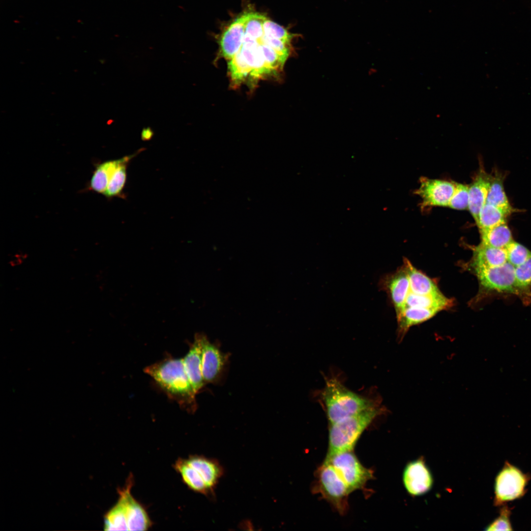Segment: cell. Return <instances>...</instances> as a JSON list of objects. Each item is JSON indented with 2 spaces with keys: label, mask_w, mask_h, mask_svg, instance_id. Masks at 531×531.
Wrapping results in <instances>:
<instances>
[{
  "label": "cell",
  "mask_w": 531,
  "mask_h": 531,
  "mask_svg": "<svg viewBox=\"0 0 531 531\" xmlns=\"http://www.w3.org/2000/svg\"><path fill=\"white\" fill-rule=\"evenodd\" d=\"M144 371L182 409L189 413L196 411V393L186 374L183 358L168 357L146 367Z\"/></svg>",
  "instance_id": "6da1fadb"
},
{
  "label": "cell",
  "mask_w": 531,
  "mask_h": 531,
  "mask_svg": "<svg viewBox=\"0 0 531 531\" xmlns=\"http://www.w3.org/2000/svg\"><path fill=\"white\" fill-rule=\"evenodd\" d=\"M134 477L130 473L124 485L118 489L116 503L104 517L106 531H147L153 525L146 508L131 493Z\"/></svg>",
  "instance_id": "7a4b0ae2"
},
{
  "label": "cell",
  "mask_w": 531,
  "mask_h": 531,
  "mask_svg": "<svg viewBox=\"0 0 531 531\" xmlns=\"http://www.w3.org/2000/svg\"><path fill=\"white\" fill-rule=\"evenodd\" d=\"M320 397L329 424L379 405L350 390L335 378L326 379Z\"/></svg>",
  "instance_id": "3957f363"
},
{
  "label": "cell",
  "mask_w": 531,
  "mask_h": 531,
  "mask_svg": "<svg viewBox=\"0 0 531 531\" xmlns=\"http://www.w3.org/2000/svg\"><path fill=\"white\" fill-rule=\"evenodd\" d=\"M384 411L380 405H378L330 424L328 433V447L325 459H328L340 452L353 450L363 432Z\"/></svg>",
  "instance_id": "277c9868"
},
{
  "label": "cell",
  "mask_w": 531,
  "mask_h": 531,
  "mask_svg": "<svg viewBox=\"0 0 531 531\" xmlns=\"http://www.w3.org/2000/svg\"><path fill=\"white\" fill-rule=\"evenodd\" d=\"M173 468L189 489L206 496L213 492L223 473L217 461L199 455L179 458Z\"/></svg>",
  "instance_id": "5b68a950"
},
{
  "label": "cell",
  "mask_w": 531,
  "mask_h": 531,
  "mask_svg": "<svg viewBox=\"0 0 531 531\" xmlns=\"http://www.w3.org/2000/svg\"><path fill=\"white\" fill-rule=\"evenodd\" d=\"M481 293L517 296L524 303H531V290L522 286L515 276V267L507 262L497 267L473 270Z\"/></svg>",
  "instance_id": "8992f818"
},
{
  "label": "cell",
  "mask_w": 531,
  "mask_h": 531,
  "mask_svg": "<svg viewBox=\"0 0 531 531\" xmlns=\"http://www.w3.org/2000/svg\"><path fill=\"white\" fill-rule=\"evenodd\" d=\"M315 492L321 495L341 514L348 508V498L351 493L338 472L330 463L324 462L317 472Z\"/></svg>",
  "instance_id": "52a82bcc"
},
{
  "label": "cell",
  "mask_w": 531,
  "mask_h": 531,
  "mask_svg": "<svg viewBox=\"0 0 531 531\" xmlns=\"http://www.w3.org/2000/svg\"><path fill=\"white\" fill-rule=\"evenodd\" d=\"M530 476L505 462L495 479L494 504L503 505L523 497Z\"/></svg>",
  "instance_id": "ba28073f"
},
{
  "label": "cell",
  "mask_w": 531,
  "mask_h": 531,
  "mask_svg": "<svg viewBox=\"0 0 531 531\" xmlns=\"http://www.w3.org/2000/svg\"><path fill=\"white\" fill-rule=\"evenodd\" d=\"M324 462L334 467L351 492L362 489L369 480L373 479V472L361 464L353 450L337 453Z\"/></svg>",
  "instance_id": "9c48e42d"
},
{
  "label": "cell",
  "mask_w": 531,
  "mask_h": 531,
  "mask_svg": "<svg viewBox=\"0 0 531 531\" xmlns=\"http://www.w3.org/2000/svg\"><path fill=\"white\" fill-rule=\"evenodd\" d=\"M200 345L202 356V371L206 384L218 382L223 374L228 361L227 354L223 353L207 336L202 333L195 335Z\"/></svg>",
  "instance_id": "30bf717a"
},
{
  "label": "cell",
  "mask_w": 531,
  "mask_h": 531,
  "mask_svg": "<svg viewBox=\"0 0 531 531\" xmlns=\"http://www.w3.org/2000/svg\"><path fill=\"white\" fill-rule=\"evenodd\" d=\"M415 193L422 199L424 207L448 206L454 193L455 183L421 177Z\"/></svg>",
  "instance_id": "8fae6325"
},
{
  "label": "cell",
  "mask_w": 531,
  "mask_h": 531,
  "mask_svg": "<svg viewBox=\"0 0 531 531\" xmlns=\"http://www.w3.org/2000/svg\"><path fill=\"white\" fill-rule=\"evenodd\" d=\"M402 478L406 491L414 497L427 493L433 485L432 473L422 457L411 461L406 465Z\"/></svg>",
  "instance_id": "7c38bea8"
},
{
  "label": "cell",
  "mask_w": 531,
  "mask_h": 531,
  "mask_svg": "<svg viewBox=\"0 0 531 531\" xmlns=\"http://www.w3.org/2000/svg\"><path fill=\"white\" fill-rule=\"evenodd\" d=\"M249 12L243 13L234 20L222 33L219 40V50L217 59H231L242 46L245 34V26Z\"/></svg>",
  "instance_id": "4fadbf2b"
},
{
  "label": "cell",
  "mask_w": 531,
  "mask_h": 531,
  "mask_svg": "<svg viewBox=\"0 0 531 531\" xmlns=\"http://www.w3.org/2000/svg\"><path fill=\"white\" fill-rule=\"evenodd\" d=\"M379 285L381 289L388 293L398 316L410 292L409 278L404 265L395 273L383 277Z\"/></svg>",
  "instance_id": "5bb4252c"
},
{
  "label": "cell",
  "mask_w": 531,
  "mask_h": 531,
  "mask_svg": "<svg viewBox=\"0 0 531 531\" xmlns=\"http://www.w3.org/2000/svg\"><path fill=\"white\" fill-rule=\"evenodd\" d=\"M491 179V175L480 169L472 184L469 186L468 209L475 222L478 220L481 209L486 204Z\"/></svg>",
  "instance_id": "9a60e30c"
},
{
  "label": "cell",
  "mask_w": 531,
  "mask_h": 531,
  "mask_svg": "<svg viewBox=\"0 0 531 531\" xmlns=\"http://www.w3.org/2000/svg\"><path fill=\"white\" fill-rule=\"evenodd\" d=\"M471 268L476 269L501 266L507 262L505 249L495 248L480 242L472 248Z\"/></svg>",
  "instance_id": "2e32d148"
},
{
  "label": "cell",
  "mask_w": 531,
  "mask_h": 531,
  "mask_svg": "<svg viewBox=\"0 0 531 531\" xmlns=\"http://www.w3.org/2000/svg\"><path fill=\"white\" fill-rule=\"evenodd\" d=\"M183 358L185 369L193 388L198 393L206 384L202 371V356L199 341L195 336L193 343Z\"/></svg>",
  "instance_id": "e0dca14e"
},
{
  "label": "cell",
  "mask_w": 531,
  "mask_h": 531,
  "mask_svg": "<svg viewBox=\"0 0 531 531\" xmlns=\"http://www.w3.org/2000/svg\"><path fill=\"white\" fill-rule=\"evenodd\" d=\"M439 311L434 309L418 307L404 308L397 316V334L399 341L413 325L423 323L434 316Z\"/></svg>",
  "instance_id": "ac0fdd59"
},
{
  "label": "cell",
  "mask_w": 531,
  "mask_h": 531,
  "mask_svg": "<svg viewBox=\"0 0 531 531\" xmlns=\"http://www.w3.org/2000/svg\"><path fill=\"white\" fill-rule=\"evenodd\" d=\"M126 158V156L97 165L90 178L88 189L96 193L103 194L115 171Z\"/></svg>",
  "instance_id": "d6986e66"
},
{
  "label": "cell",
  "mask_w": 531,
  "mask_h": 531,
  "mask_svg": "<svg viewBox=\"0 0 531 531\" xmlns=\"http://www.w3.org/2000/svg\"><path fill=\"white\" fill-rule=\"evenodd\" d=\"M452 304L453 300L445 297L441 292L430 295H420L410 292L403 309L407 307H418L440 311L449 308Z\"/></svg>",
  "instance_id": "ffe728a7"
},
{
  "label": "cell",
  "mask_w": 531,
  "mask_h": 531,
  "mask_svg": "<svg viewBox=\"0 0 531 531\" xmlns=\"http://www.w3.org/2000/svg\"><path fill=\"white\" fill-rule=\"evenodd\" d=\"M408 274L410 292L420 295H430L440 292L436 284L428 276L414 267L408 259L404 260Z\"/></svg>",
  "instance_id": "44dd1931"
},
{
  "label": "cell",
  "mask_w": 531,
  "mask_h": 531,
  "mask_svg": "<svg viewBox=\"0 0 531 531\" xmlns=\"http://www.w3.org/2000/svg\"><path fill=\"white\" fill-rule=\"evenodd\" d=\"M505 176L497 170L491 175V179L486 203L498 206L511 213L515 209L509 203L504 188Z\"/></svg>",
  "instance_id": "7402d4cb"
},
{
  "label": "cell",
  "mask_w": 531,
  "mask_h": 531,
  "mask_svg": "<svg viewBox=\"0 0 531 531\" xmlns=\"http://www.w3.org/2000/svg\"><path fill=\"white\" fill-rule=\"evenodd\" d=\"M512 213L498 206L486 203L481 209L476 222L479 232L506 223Z\"/></svg>",
  "instance_id": "603a6c76"
},
{
  "label": "cell",
  "mask_w": 531,
  "mask_h": 531,
  "mask_svg": "<svg viewBox=\"0 0 531 531\" xmlns=\"http://www.w3.org/2000/svg\"><path fill=\"white\" fill-rule=\"evenodd\" d=\"M479 233L481 242L495 248L505 249L514 241L511 231L506 223Z\"/></svg>",
  "instance_id": "cb8c5ba5"
},
{
  "label": "cell",
  "mask_w": 531,
  "mask_h": 531,
  "mask_svg": "<svg viewBox=\"0 0 531 531\" xmlns=\"http://www.w3.org/2000/svg\"><path fill=\"white\" fill-rule=\"evenodd\" d=\"M143 150V148H141L136 153L126 156L125 160L117 167L111 177L105 191L103 194L106 198L122 197V190L126 180L128 164L133 157Z\"/></svg>",
  "instance_id": "d4e9b609"
},
{
  "label": "cell",
  "mask_w": 531,
  "mask_h": 531,
  "mask_svg": "<svg viewBox=\"0 0 531 531\" xmlns=\"http://www.w3.org/2000/svg\"><path fill=\"white\" fill-rule=\"evenodd\" d=\"M266 17L258 12H249L245 23V35L258 40L264 35L263 25Z\"/></svg>",
  "instance_id": "484cf974"
},
{
  "label": "cell",
  "mask_w": 531,
  "mask_h": 531,
  "mask_svg": "<svg viewBox=\"0 0 531 531\" xmlns=\"http://www.w3.org/2000/svg\"><path fill=\"white\" fill-rule=\"evenodd\" d=\"M505 250L507 262L515 267L523 264L531 256V251L528 248L514 240Z\"/></svg>",
  "instance_id": "4316f807"
},
{
  "label": "cell",
  "mask_w": 531,
  "mask_h": 531,
  "mask_svg": "<svg viewBox=\"0 0 531 531\" xmlns=\"http://www.w3.org/2000/svg\"><path fill=\"white\" fill-rule=\"evenodd\" d=\"M264 35L269 38L292 42L296 36L295 34L290 33L286 29L267 18L263 25Z\"/></svg>",
  "instance_id": "83f0119b"
},
{
  "label": "cell",
  "mask_w": 531,
  "mask_h": 531,
  "mask_svg": "<svg viewBox=\"0 0 531 531\" xmlns=\"http://www.w3.org/2000/svg\"><path fill=\"white\" fill-rule=\"evenodd\" d=\"M448 207L457 210L468 209L469 186L455 183V190Z\"/></svg>",
  "instance_id": "f1b7e54d"
},
{
  "label": "cell",
  "mask_w": 531,
  "mask_h": 531,
  "mask_svg": "<svg viewBox=\"0 0 531 531\" xmlns=\"http://www.w3.org/2000/svg\"><path fill=\"white\" fill-rule=\"evenodd\" d=\"M511 511L505 506L500 510V515L486 528V531H512L509 520Z\"/></svg>",
  "instance_id": "f546056e"
},
{
  "label": "cell",
  "mask_w": 531,
  "mask_h": 531,
  "mask_svg": "<svg viewBox=\"0 0 531 531\" xmlns=\"http://www.w3.org/2000/svg\"><path fill=\"white\" fill-rule=\"evenodd\" d=\"M515 273L519 283L522 286L531 289V256L523 264L515 267Z\"/></svg>",
  "instance_id": "4dcf8cb0"
},
{
  "label": "cell",
  "mask_w": 531,
  "mask_h": 531,
  "mask_svg": "<svg viewBox=\"0 0 531 531\" xmlns=\"http://www.w3.org/2000/svg\"><path fill=\"white\" fill-rule=\"evenodd\" d=\"M263 42L272 48L281 56L288 59L292 52V42L269 38L263 35L261 38Z\"/></svg>",
  "instance_id": "1f68e13d"
},
{
  "label": "cell",
  "mask_w": 531,
  "mask_h": 531,
  "mask_svg": "<svg viewBox=\"0 0 531 531\" xmlns=\"http://www.w3.org/2000/svg\"><path fill=\"white\" fill-rule=\"evenodd\" d=\"M154 135L153 130L150 127L144 128L141 132V139L143 141H149Z\"/></svg>",
  "instance_id": "d6a6232c"
}]
</instances>
